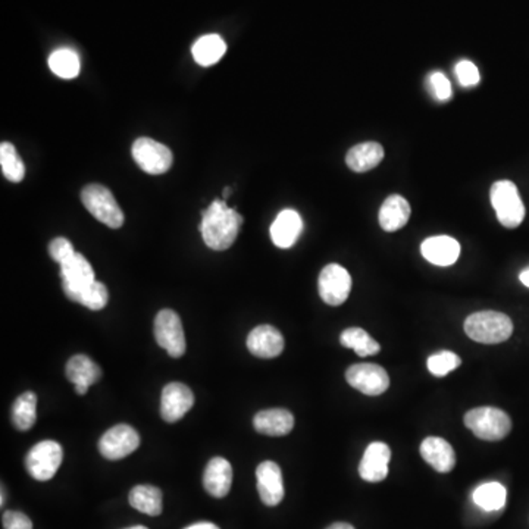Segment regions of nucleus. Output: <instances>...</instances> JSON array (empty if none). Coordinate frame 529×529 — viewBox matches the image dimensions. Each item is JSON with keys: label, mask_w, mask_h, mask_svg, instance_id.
<instances>
[{"label": "nucleus", "mask_w": 529, "mask_h": 529, "mask_svg": "<svg viewBox=\"0 0 529 529\" xmlns=\"http://www.w3.org/2000/svg\"><path fill=\"white\" fill-rule=\"evenodd\" d=\"M242 224V216L234 207H226L225 200H214L203 212V242L212 251H226L234 244Z\"/></svg>", "instance_id": "nucleus-1"}, {"label": "nucleus", "mask_w": 529, "mask_h": 529, "mask_svg": "<svg viewBox=\"0 0 529 529\" xmlns=\"http://www.w3.org/2000/svg\"><path fill=\"white\" fill-rule=\"evenodd\" d=\"M465 331L469 339L478 343L498 344L512 336L514 322L501 312H477L466 318Z\"/></svg>", "instance_id": "nucleus-2"}, {"label": "nucleus", "mask_w": 529, "mask_h": 529, "mask_svg": "<svg viewBox=\"0 0 529 529\" xmlns=\"http://www.w3.org/2000/svg\"><path fill=\"white\" fill-rule=\"evenodd\" d=\"M81 202L99 223L117 230L124 225L126 216L112 191L101 184H89L81 191Z\"/></svg>", "instance_id": "nucleus-3"}, {"label": "nucleus", "mask_w": 529, "mask_h": 529, "mask_svg": "<svg viewBox=\"0 0 529 529\" xmlns=\"http://www.w3.org/2000/svg\"><path fill=\"white\" fill-rule=\"evenodd\" d=\"M465 425L475 436L485 441H500L509 436L512 419L498 408H477L465 415Z\"/></svg>", "instance_id": "nucleus-4"}, {"label": "nucleus", "mask_w": 529, "mask_h": 529, "mask_svg": "<svg viewBox=\"0 0 529 529\" xmlns=\"http://www.w3.org/2000/svg\"><path fill=\"white\" fill-rule=\"evenodd\" d=\"M491 205H493L498 223L506 228H517L525 218V207L521 194L512 181L494 182L491 187Z\"/></svg>", "instance_id": "nucleus-5"}, {"label": "nucleus", "mask_w": 529, "mask_h": 529, "mask_svg": "<svg viewBox=\"0 0 529 529\" xmlns=\"http://www.w3.org/2000/svg\"><path fill=\"white\" fill-rule=\"evenodd\" d=\"M64 459V452L59 443L52 440L41 441L30 450L25 457V466L37 481H48L57 475V469Z\"/></svg>", "instance_id": "nucleus-6"}, {"label": "nucleus", "mask_w": 529, "mask_h": 529, "mask_svg": "<svg viewBox=\"0 0 529 529\" xmlns=\"http://www.w3.org/2000/svg\"><path fill=\"white\" fill-rule=\"evenodd\" d=\"M131 154L136 163L150 175L165 174L174 162L170 147L149 137L137 138Z\"/></svg>", "instance_id": "nucleus-7"}, {"label": "nucleus", "mask_w": 529, "mask_h": 529, "mask_svg": "<svg viewBox=\"0 0 529 529\" xmlns=\"http://www.w3.org/2000/svg\"><path fill=\"white\" fill-rule=\"evenodd\" d=\"M154 339L171 357H181L186 353V336L180 316L171 309L159 312L154 320Z\"/></svg>", "instance_id": "nucleus-8"}, {"label": "nucleus", "mask_w": 529, "mask_h": 529, "mask_svg": "<svg viewBox=\"0 0 529 529\" xmlns=\"http://www.w3.org/2000/svg\"><path fill=\"white\" fill-rule=\"evenodd\" d=\"M321 299L330 306H339L348 300L352 290V277L346 268L331 263L323 268L318 279Z\"/></svg>", "instance_id": "nucleus-9"}, {"label": "nucleus", "mask_w": 529, "mask_h": 529, "mask_svg": "<svg viewBox=\"0 0 529 529\" xmlns=\"http://www.w3.org/2000/svg\"><path fill=\"white\" fill-rule=\"evenodd\" d=\"M138 445L140 436L137 431L129 425L119 424L103 434L99 441V452L108 461H119L136 452Z\"/></svg>", "instance_id": "nucleus-10"}, {"label": "nucleus", "mask_w": 529, "mask_h": 529, "mask_svg": "<svg viewBox=\"0 0 529 529\" xmlns=\"http://www.w3.org/2000/svg\"><path fill=\"white\" fill-rule=\"evenodd\" d=\"M346 380L366 396H380L390 387V376L376 364H356L346 372Z\"/></svg>", "instance_id": "nucleus-11"}, {"label": "nucleus", "mask_w": 529, "mask_h": 529, "mask_svg": "<svg viewBox=\"0 0 529 529\" xmlns=\"http://www.w3.org/2000/svg\"><path fill=\"white\" fill-rule=\"evenodd\" d=\"M62 288L69 300L96 281L93 268L84 256L75 251L71 258L61 263Z\"/></svg>", "instance_id": "nucleus-12"}, {"label": "nucleus", "mask_w": 529, "mask_h": 529, "mask_svg": "<svg viewBox=\"0 0 529 529\" xmlns=\"http://www.w3.org/2000/svg\"><path fill=\"white\" fill-rule=\"evenodd\" d=\"M193 404L194 394L190 388L181 383H171L165 385L162 392V419L168 424H174L186 417L187 412L193 408Z\"/></svg>", "instance_id": "nucleus-13"}, {"label": "nucleus", "mask_w": 529, "mask_h": 529, "mask_svg": "<svg viewBox=\"0 0 529 529\" xmlns=\"http://www.w3.org/2000/svg\"><path fill=\"white\" fill-rule=\"evenodd\" d=\"M258 478V491L263 505L274 507L278 506L284 498L283 472L275 462H262L256 469Z\"/></svg>", "instance_id": "nucleus-14"}, {"label": "nucleus", "mask_w": 529, "mask_h": 529, "mask_svg": "<svg viewBox=\"0 0 529 529\" xmlns=\"http://www.w3.org/2000/svg\"><path fill=\"white\" fill-rule=\"evenodd\" d=\"M392 461V450L385 443H371L365 450L360 462L359 475L368 482L384 481L388 475V463Z\"/></svg>", "instance_id": "nucleus-15"}, {"label": "nucleus", "mask_w": 529, "mask_h": 529, "mask_svg": "<svg viewBox=\"0 0 529 529\" xmlns=\"http://www.w3.org/2000/svg\"><path fill=\"white\" fill-rule=\"evenodd\" d=\"M247 348L253 356L274 359L283 353V334L271 325H259L247 337Z\"/></svg>", "instance_id": "nucleus-16"}, {"label": "nucleus", "mask_w": 529, "mask_h": 529, "mask_svg": "<svg viewBox=\"0 0 529 529\" xmlns=\"http://www.w3.org/2000/svg\"><path fill=\"white\" fill-rule=\"evenodd\" d=\"M420 253L436 267H450L461 256V244L449 235H436L422 242Z\"/></svg>", "instance_id": "nucleus-17"}, {"label": "nucleus", "mask_w": 529, "mask_h": 529, "mask_svg": "<svg viewBox=\"0 0 529 529\" xmlns=\"http://www.w3.org/2000/svg\"><path fill=\"white\" fill-rule=\"evenodd\" d=\"M304 221L295 209H284L277 215L271 225V239L279 249H290L299 240Z\"/></svg>", "instance_id": "nucleus-18"}, {"label": "nucleus", "mask_w": 529, "mask_h": 529, "mask_svg": "<svg viewBox=\"0 0 529 529\" xmlns=\"http://www.w3.org/2000/svg\"><path fill=\"white\" fill-rule=\"evenodd\" d=\"M420 454L436 472L447 473L456 466V453L449 441L440 436H428L420 445Z\"/></svg>", "instance_id": "nucleus-19"}, {"label": "nucleus", "mask_w": 529, "mask_h": 529, "mask_svg": "<svg viewBox=\"0 0 529 529\" xmlns=\"http://www.w3.org/2000/svg\"><path fill=\"white\" fill-rule=\"evenodd\" d=\"M233 484V468L224 457H214L203 473V487L212 498H223L230 493Z\"/></svg>", "instance_id": "nucleus-20"}, {"label": "nucleus", "mask_w": 529, "mask_h": 529, "mask_svg": "<svg viewBox=\"0 0 529 529\" xmlns=\"http://www.w3.org/2000/svg\"><path fill=\"white\" fill-rule=\"evenodd\" d=\"M253 425L263 436H284L295 428V417L287 409H268L256 415Z\"/></svg>", "instance_id": "nucleus-21"}, {"label": "nucleus", "mask_w": 529, "mask_h": 529, "mask_svg": "<svg viewBox=\"0 0 529 529\" xmlns=\"http://www.w3.org/2000/svg\"><path fill=\"white\" fill-rule=\"evenodd\" d=\"M380 225L387 233H394L403 228L410 218V205L403 196L392 194L385 198L380 209Z\"/></svg>", "instance_id": "nucleus-22"}, {"label": "nucleus", "mask_w": 529, "mask_h": 529, "mask_svg": "<svg viewBox=\"0 0 529 529\" xmlns=\"http://www.w3.org/2000/svg\"><path fill=\"white\" fill-rule=\"evenodd\" d=\"M384 159V147L380 143L366 142L348 150L346 163L355 172H366L380 165Z\"/></svg>", "instance_id": "nucleus-23"}, {"label": "nucleus", "mask_w": 529, "mask_h": 529, "mask_svg": "<svg viewBox=\"0 0 529 529\" xmlns=\"http://www.w3.org/2000/svg\"><path fill=\"white\" fill-rule=\"evenodd\" d=\"M66 376L74 385L90 387L101 380V369L89 356H73L66 365Z\"/></svg>", "instance_id": "nucleus-24"}, {"label": "nucleus", "mask_w": 529, "mask_h": 529, "mask_svg": "<svg viewBox=\"0 0 529 529\" xmlns=\"http://www.w3.org/2000/svg\"><path fill=\"white\" fill-rule=\"evenodd\" d=\"M226 52L225 41L218 34H207L198 39L191 48L194 61L200 66H210L223 59Z\"/></svg>", "instance_id": "nucleus-25"}, {"label": "nucleus", "mask_w": 529, "mask_h": 529, "mask_svg": "<svg viewBox=\"0 0 529 529\" xmlns=\"http://www.w3.org/2000/svg\"><path fill=\"white\" fill-rule=\"evenodd\" d=\"M129 505L142 514L159 516L162 514V491L154 485H136L129 491Z\"/></svg>", "instance_id": "nucleus-26"}, {"label": "nucleus", "mask_w": 529, "mask_h": 529, "mask_svg": "<svg viewBox=\"0 0 529 529\" xmlns=\"http://www.w3.org/2000/svg\"><path fill=\"white\" fill-rule=\"evenodd\" d=\"M339 343L344 348L355 350L356 355L360 356V357L378 355L381 350L380 344L376 343L375 339H372L368 332L362 330V328H348V330H344L341 336H339Z\"/></svg>", "instance_id": "nucleus-27"}, {"label": "nucleus", "mask_w": 529, "mask_h": 529, "mask_svg": "<svg viewBox=\"0 0 529 529\" xmlns=\"http://www.w3.org/2000/svg\"><path fill=\"white\" fill-rule=\"evenodd\" d=\"M37 420V396L32 392H24L13 406V424L18 431H29Z\"/></svg>", "instance_id": "nucleus-28"}, {"label": "nucleus", "mask_w": 529, "mask_h": 529, "mask_svg": "<svg viewBox=\"0 0 529 529\" xmlns=\"http://www.w3.org/2000/svg\"><path fill=\"white\" fill-rule=\"evenodd\" d=\"M52 73L64 80H73L80 74V57L71 48H57L48 57Z\"/></svg>", "instance_id": "nucleus-29"}, {"label": "nucleus", "mask_w": 529, "mask_h": 529, "mask_svg": "<svg viewBox=\"0 0 529 529\" xmlns=\"http://www.w3.org/2000/svg\"><path fill=\"white\" fill-rule=\"evenodd\" d=\"M507 493L498 482H485L473 491V501L485 512H496L505 507Z\"/></svg>", "instance_id": "nucleus-30"}, {"label": "nucleus", "mask_w": 529, "mask_h": 529, "mask_svg": "<svg viewBox=\"0 0 529 529\" xmlns=\"http://www.w3.org/2000/svg\"><path fill=\"white\" fill-rule=\"evenodd\" d=\"M0 166L4 178L11 182H21L25 177V165L13 143L0 145Z\"/></svg>", "instance_id": "nucleus-31"}, {"label": "nucleus", "mask_w": 529, "mask_h": 529, "mask_svg": "<svg viewBox=\"0 0 529 529\" xmlns=\"http://www.w3.org/2000/svg\"><path fill=\"white\" fill-rule=\"evenodd\" d=\"M71 300L75 304L89 307L90 311H101L108 304L110 291L106 288L105 284L96 279L89 287L78 291L77 295H74Z\"/></svg>", "instance_id": "nucleus-32"}, {"label": "nucleus", "mask_w": 529, "mask_h": 529, "mask_svg": "<svg viewBox=\"0 0 529 529\" xmlns=\"http://www.w3.org/2000/svg\"><path fill=\"white\" fill-rule=\"evenodd\" d=\"M462 365V359L456 353L440 352L429 356L427 366L428 371L436 376H445Z\"/></svg>", "instance_id": "nucleus-33"}, {"label": "nucleus", "mask_w": 529, "mask_h": 529, "mask_svg": "<svg viewBox=\"0 0 529 529\" xmlns=\"http://www.w3.org/2000/svg\"><path fill=\"white\" fill-rule=\"evenodd\" d=\"M454 71H456L457 80H459V83L463 87H473V85H477L480 80H481L480 69L477 68V65L473 64V62H457Z\"/></svg>", "instance_id": "nucleus-34"}, {"label": "nucleus", "mask_w": 529, "mask_h": 529, "mask_svg": "<svg viewBox=\"0 0 529 529\" xmlns=\"http://www.w3.org/2000/svg\"><path fill=\"white\" fill-rule=\"evenodd\" d=\"M74 253H75V251H74L73 242H69L68 239H65V237H57L48 244V255L59 265L64 263L66 259L71 258Z\"/></svg>", "instance_id": "nucleus-35"}, {"label": "nucleus", "mask_w": 529, "mask_h": 529, "mask_svg": "<svg viewBox=\"0 0 529 529\" xmlns=\"http://www.w3.org/2000/svg\"><path fill=\"white\" fill-rule=\"evenodd\" d=\"M429 84L433 87L434 96L438 101H449L452 97V84H450L449 78L445 77L443 73H434L429 77Z\"/></svg>", "instance_id": "nucleus-36"}, {"label": "nucleus", "mask_w": 529, "mask_h": 529, "mask_svg": "<svg viewBox=\"0 0 529 529\" xmlns=\"http://www.w3.org/2000/svg\"><path fill=\"white\" fill-rule=\"evenodd\" d=\"M2 524L4 529H32V522L27 515L15 512V510H8L4 512L2 516Z\"/></svg>", "instance_id": "nucleus-37"}, {"label": "nucleus", "mask_w": 529, "mask_h": 529, "mask_svg": "<svg viewBox=\"0 0 529 529\" xmlns=\"http://www.w3.org/2000/svg\"><path fill=\"white\" fill-rule=\"evenodd\" d=\"M184 529H219L218 526L215 525V524H210V522H198V524H194V525L187 526Z\"/></svg>", "instance_id": "nucleus-38"}, {"label": "nucleus", "mask_w": 529, "mask_h": 529, "mask_svg": "<svg viewBox=\"0 0 529 529\" xmlns=\"http://www.w3.org/2000/svg\"><path fill=\"white\" fill-rule=\"evenodd\" d=\"M327 529H355L353 528L350 524H346V522H336V524H332V525L328 526Z\"/></svg>", "instance_id": "nucleus-39"}, {"label": "nucleus", "mask_w": 529, "mask_h": 529, "mask_svg": "<svg viewBox=\"0 0 529 529\" xmlns=\"http://www.w3.org/2000/svg\"><path fill=\"white\" fill-rule=\"evenodd\" d=\"M519 279H521V283L524 284L525 287L529 288V268L528 269H525V271L521 272V275H519Z\"/></svg>", "instance_id": "nucleus-40"}, {"label": "nucleus", "mask_w": 529, "mask_h": 529, "mask_svg": "<svg viewBox=\"0 0 529 529\" xmlns=\"http://www.w3.org/2000/svg\"><path fill=\"white\" fill-rule=\"evenodd\" d=\"M228 194H231V189H228V187H226L225 190H224V198H228Z\"/></svg>", "instance_id": "nucleus-41"}, {"label": "nucleus", "mask_w": 529, "mask_h": 529, "mask_svg": "<svg viewBox=\"0 0 529 529\" xmlns=\"http://www.w3.org/2000/svg\"><path fill=\"white\" fill-rule=\"evenodd\" d=\"M0 505H4V489H2V501H0Z\"/></svg>", "instance_id": "nucleus-42"}, {"label": "nucleus", "mask_w": 529, "mask_h": 529, "mask_svg": "<svg viewBox=\"0 0 529 529\" xmlns=\"http://www.w3.org/2000/svg\"><path fill=\"white\" fill-rule=\"evenodd\" d=\"M127 529H149V528H145V526H142V525H137V526H131V528H127Z\"/></svg>", "instance_id": "nucleus-43"}]
</instances>
